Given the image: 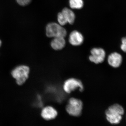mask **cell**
Masks as SVG:
<instances>
[{
	"instance_id": "1",
	"label": "cell",
	"mask_w": 126,
	"mask_h": 126,
	"mask_svg": "<svg viewBox=\"0 0 126 126\" xmlns=\"http://www.w3.org/2000/svg\"><path fill=\"white\" fill-rule=\"evenodd\" d=\"M124 112V109L121 106L115 104L110 106L106 110V119L111 124H119L121 121Z\"/></svg>"
},
{
	"instance_id": "2",
	"label": "cell",
	"mask_w": 126,
	"mask_h": 126,
	"mask_svg": "<svg viewBox=\"0 0 126 126\" xmlns=\"http://www.w3.org/2000/svg\"><path fill=\"white\" fill-rule=\"evenodd\" d=\"M30 68L25 65H18L12 71V76L15 79L16 82L19 86L23 85L29 78Z\"/></svg>"
},
{
	"instance_id": "3",
	"label": "cell",
	"mask_w": 126,
	"mask_h": 126,
	"mask_svg": "<svg viewBox=\"0 0 126 126\" xmlns=\"http://www.w3.org/2000/svg\"><path fill=\"white\" fill-rule=\"evenodd\" d=\"M66 30L62 26L55 23H50L46 27V35L49 38L64 37L67 35Z\"/></svg>"
},
{
	"instance_id": "4",
	"label": "cell",
	"mask_w": 126,
	"mask_h": 126,
	"mask_svg": "<svg viewBox=\"0 0 126 126\" xmlns=\"http://www.w3.org/2000/svg\"><path fill=\"white\" fill-rule=\"evenodd\" d=\"M83 108V103L79 99L72 98L69 100L66 107V110L69 115L75 117L81 115Z\"/></svg>"
},
{
	"instance_id": "5",
	"label": "cell",
	"mask_w": 126,
	"mask_h": 126,
	"mask_svg": "<svg viewBox=\"0 0 126 126\" xmlns=\"http://www.w3.org/2000/svg\"><path fill=\"white\" fill-rule=\"evenodd\" d=\"M63 88L65 92L70 93L75 90H78L82 92L84 90V87L82 82L77 79H69L64 82Z\"/></svg>"
},
{
	"instance_id": "6",
	"label": "cell",
	"mask_w": 126,
	"mask_h": 126,
	"mask_svg": "<svg viewBox=\"0 0 126 126\" xmlns=\"http://www.w3.org/2000/svg\"><path fill=\"white\" fill-rule=\"evenodd\" d=\"M91 55L89 56L90 61L94 63L99 64L103 63L106 57L105 50L101 48H94L91 50Z\"/></svg>"
},
{
	"instance_id": "7",
	"label": "cell",
	"mask_w": 126,
	"mask_h": 126,
	"mask_svg": "<svg viewBox=\"0 0 126 126\" xmlns=\"http://www.w3.org/2000/svg\"><path fill=\"white\" fill-rule=\"evenodd\" d=\"M41 115L44 119L49 121L55 118L58 113L57 110L52 106H47L42 109Z\"/></svg>"
},
{
	"instance_id": "8",
	"label": "cell",
	"mask_w": 126,
	"mask_h": 126,
	"mask_svg": "<svg viewBox=\"0 0 126 126\" xmlns=\"http://www.w3.org/2000/svg\"><path fill=\"white\" fill-rule=\"evenodd\" d=\"M69 43L74 46L81 45L84 41V38L82 34L77 31H72L69 36Z\"/></svg>"
},
{
	"instance_id": "9",
	"label": "cell",
	"mask_w": 126,
	"mask_h": 126,
	"mask_svg": "<svg viewBox=\"0 0 126 126\" xmlns=\"http://www.w3.org/2000/svg\"><path fill=\"white\" fill-rule=\"evenodd\" d=\"M122 57L117 52L112 53L108 56V62L109 64L113 68L119 67L122 62Z\"/></svg>"
},
{
	"instance_id": "10",
	"label": "cell",
	"mask_w": 126,
	"mask_h": 126,
	"mask_svg": "<svg viewBox=\"0 0 126 126\" xmlns=\"http://www.w3.org/2000/svg\"><path fill=\"white\" fill-rule=\"evenodd\" d=\"M51 47L55 50L62 49L65 45V41L64 38L62 37L54 38L51 42Z\"/></svg>"
},
{
	"instance_id": "11",
	"label": "cell",
	"mask_w": 126,
	"mask_h": 126,
	"mask_svg": "<svg viewBox=\"0 0 126 126\" xmlns=\"http://www.w3.org/2000/svg\"><path fill=\"white\" fill-rule=\"evenodd\" d=\"M64 16L68 23L73 24L75 20V16L72 10L67 8H64L61 12Z\"/></svg>"
},
{
	"instance_id": "12",
	"label": "cell",
	"mask_w": 126,
	"mask_h": 126,
	"mask_svg": "<svg viewBox=\"0 0 126 126\" xmlns=\"http://www.w3.org/2000/svg\"><path fill=\"white\" fill-rule=\"evenodd\" d=\"M69 3L70 7L72 9H81L84 5L83 0H69Z\"/></svg>"
},
{
	"instance_id": "13",
	"label": "cell",
	"mask_w": 126,
	"mask_h": 126,
	"mask_svg": "<svg viewBox=\"0 0 126 126\" xmlns=\"http://www.w3.org/2000/svg\"><path fill=\"white\" fill-rule=\"evenodd\" d=\"M58 21L59 24L62 26L68 23L67 21L66 20L62 12H60L58 14Z\"/></svg>"
},
{
	"instance_id": "14",
	"label": "cell",
	"mask_w": 126,
	"mask_h": 126,
	"mask_svg": "<svg viewBox=\"0 0 126 126\" xmlns=\"http://www.w3.org/2000/svg\"><path fill=\"white\" fill-rule=\"evenodd\" d=\"M17 3L21 6H26L29 4L32 0H16Z\"/></svg>"
},
{
	"instance_id": "15",
	"label": "cell",
	"mask_w": 126,
	"mask_h": 126,
	"mask_svg": "<svg viewBox=\"0 0 126 126\" xmlns=\"http://www.w3.org/2000/svg\"><path fill=\"white\" fill-rule=\"evenodd\" d=\"M121 48L123 52L126 53V36L122 39V44Z\"/></svg>"
},
{
	"instance_id": "16",
	"label": "cell",
	"mask_w": 126,
	"mask_h": 126,
	"mask_svg": "<svg viewBox=\"0 0 126 126\" xmlns=\"http://www.w3.org/2000/svg\"><path fill=\"white\" fill-rule=\"evenodd\" d=\"M1 44H2V42H1V40H0V47L1 46Z\"/></svg>"
}]
</instances>
